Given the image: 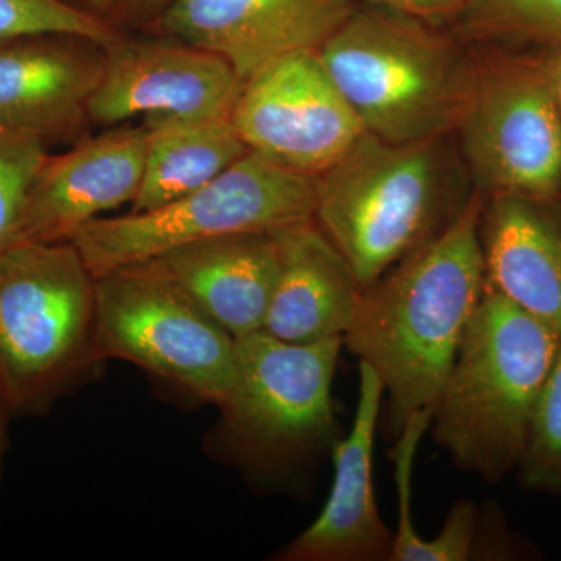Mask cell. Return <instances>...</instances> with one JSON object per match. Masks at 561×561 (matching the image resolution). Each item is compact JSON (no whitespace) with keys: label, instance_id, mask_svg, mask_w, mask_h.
<instances>
[{"label":"cell","instance_id":"cell-6","mask_svg":"<svg viewBox=\"0 0 561 561\" xmlns=\"http://www.w3.org/2000/svg\"><path fill=\"white\" fill-rule=\"evenodd\" d=\"M317 195L319 176L289 171L249 150L201 190L154 209L99 217L68 242L98 278L187 243L316 220Z\"/></svg>","mask_w":561,"mask_h":561},{"label":"cell","instance_id":"cell-15","mask_svg":"<svg viewBox=\"0 0 561 561\" xmlns=\"http://www.w3.org/2000/svg\"><path fill=\"white\" fill-rule=\"evenodd\" d=\"M105 51L70 35L0 44V127L49 144L79 130L101 81Z\"/></svg>","mask_w":561,"mask_h":561},{"label":"cell","instance_id":"cell-25","mask_svg":"<svg viewBox=\"0 0 561 561\" xmlns=\"http://www.w3.org/2000/svg\"><path fill=\"white\" fill-rule=\"evenodd\" d=\"M481 518L474 502H456L438 537L424 542L421 561H468L478 559L476 556L497 560L489 542L479 537Z\"/></svg>","mask_w":561,"mask_h":561},{"label":"cell","instance_id":"cell-27","mask_svg":"<svg viewBox=\"0 0 561 561\" xmlns=\"http://www.w3.org/2000/svg\"><path fill=\"white\" fill-rule=\"evenodd\" d=\"M87 2L90 3L91 7H94V9H106L114 0H87Z\"/></svg>","mask_w":561,"mask_h":561},{"label":"cell","instance_id":"cell-24","mask_svg":"<svg viewBox=\"0 0 561 561\" xmlns=\"http://www.w3.org/2000/svg\"><path fill=\"white\" fill-rule=\"evenodd\" d=\"M467 21L493 35L561 41V0H467Z\"/></svg>","mask_w":561,"mask_h":561},{"label":"cell","instance_id":"cell-16","mask_svg":"<svg viewBox=\"0 0 561 561\" xmlns=\"http://www.w3.org/2000/svg\"><path fill=\"white\" fill-rule=\"evenodd\" d=\"M151 262L232 337L264 328L280 268L276 232H243L187 243Z\"/></svg>","mask_w":561,"mask_h":561},{"label":"cell","instance_id":"cell-9","mask_svg":"<svg viewBox=\"0 0 561 561\" xmlns=\"http://www.w3.org/2000/svg\"><path fill=\"white\" fill-rule=\"evenodd\" d=\"M459 127L483 187L535 201L559 194L561 111L552 80L523 68L476 79Z\"/></svg>","mask_w":561,"mask_h":561},{"label":"cell","instance_id":"cell-21","mask_svg":"<svg viewBox=\"0 0 561 561\" xmlns=\"http://www.w3.org/2000/svg\"><path fill=\"white\" fill-rule=\"evenodd\" d=\"M518 471L526 489L561 491V345L535 409Z\"/></svg>","mask_w":561,"mask_h":561},{"label":"cell","instance_id":"cell-29","mask_svg":"<svg viewBox=\"0 0 561 561\" xmlns=\"http://www.w3.org/2000/svg\"><path fill=\"white\" fill-rule=\"evenodd\" d=\"M3 412H9V409H7L5 400H3L2 391H0V419H2ZM0 423H2V420H0ZM0 443H2V424H0Z\"/></svg>","mask_w":561,"mask_h":561},{"label":"cell","instance_id":"cell-26","mask_svg":"<svg viewBox=\"0 0 561 561\" xmlns=\"http://www.w3.org/2000/svg\"><path fill=\"white\" fill-rule=\"evenodd\" d=\"M368 2L378 3L409 16L440 18L461 9L467 0H368Z\"/></svg>","mask_w":561,"mask_h":561},{"label":"cell","instance_id":"cell-14","mask_svg":"<svg viewBox=\"0 0 561 561\" xmlns=\"http://www.w3.org/2000/svg\"><path fill=\"white\" fill-rule=\"evenodd\" d=\"M146 146L144 125H117L58 157L47 154L28 194L20 242H68L103 213L133 203Z\"/></svg>","mask_w":561,"mask_h":561},{"label":"cell","instance_id":"cell-19","mask_svg":"<svg viewBox=\"0 0 561 561\" xmlns=\"http://www.w3.org/2000/svg\"><path fill=\"white\" fill-rule=\"evenodd\" d=\"M142 125L146 160L131 213L154 209L201 190L249 151L231 117L149 116Z\"/></svg>","mask_w":561,"mask_h":561},{"label":"cell","instance_id":"cell-1","mask_svg":"<svg viewBox=\"0 0 561 561\" xmlns=\"http://www.w3.org/2000/svg\"><path fill=\"white\" fill-rule=\"evenodd\" d=\"M482 205L472 198L432 241L362 290L343 345L378 375L389 434L434 409L486 287Z\"/></svg>","mask_w":561,"mask_h":561},{"label":"cell","instance_id":"cell-13","mask_svg":"<svg viewBox=\"0 0 561 561\" xmlns=\"http://www.w3.org/2000/svg\"><path fill=\"white\" fill-rule=\"evenodd\" d=\"M383 386L359 362V400L350 434L332 445L334 481L316 522L275 553L279 561H390L394 531L383 523L373 485L375 435Z\"/></svg>","mask_w":561,"mask_h":561},{"label":"cell","instance_id":"cell-30","mask_svg":"<svg viewBox=\"0 0 561 561\" xmlns=\"http://www.w3.org/2000/svg\"><path fill=\"white\" fill-rule=\"evenodd\" d=\"M140 5H157V3L168 2V0H136Z\"/></svg>","mask_w":561,"mask_h":561},{"label":"cell","instance_id":"cell-12","mask_svg":"<svg viewBox=\"0 0 561 561\" xmlns=\"http://www.w3.org/2000/svg\"><path fill=\"white\" fill-rule=\"evenodd\" d=\"M351 13V0H169L157 28L219 55L245 83L279 58L319 50Z\"/></svg>","mask_w":561,"mask_h":561},{"label":"cell","instance_id":"cell-7","mask_svg":"<svg viewBox=\"0 0 561 561\" xmlns=\"http://www.w3.org/2000/svg\"><path fill=\"white\" fill-rule=\"evenodd\" d=\"M342 346L343 337L300 345L262 330L236 339L230 389L217 405L225 449L247 467L275 471L332 448Z\"/></svg>","mask_w":561,"mask_h":561},{"label":"cell","instance_id":"cell-3","mask_svg":"<svg viewBox=\"0 0 561 561\" xmlns=\"http://www.w3.org/2000/svg\"><path fill=\"white\" fill-rule=\"evenodd\" d=\"M317 54L364 130L389 142L437 140L474 90L460 51L408 18L353 10Z\"/></svg>","mask_w":561,"mask_h":561},{"label":"cell","instance_id":"cell-23","mask_svg":"<svg viewBox=\"0 0 561 561\" xmlns=\"http://www.w3.org/2000/svg\"><path fill=\"white\" fill-rule=\"evenodd\" d=\"M434 409H421L402 424L389 451L398 491V529L394 530L390 561H421L426 538L421 537L412 519V476L416 453L424 434L431 430Z\"/></svg>","mask_w":561,"mask_h":561},{"label":"cell","instance_id":"cell-11","mask_svg":"<svg viewBox=\"0 0 561 561\" xmlns=\"http://www.w3.org/2000/svg\"><path fill=\"white\" fill-rule=\"evenodd\" d=\"M103 51L88 119L105 127L135 117H231L243 87L230 62L184 41L117 36Z\"/></svg>","mask_w":561,"mask_h":561},{"label":"cell","instance_id":"cell-22","mask_svg":"<svg viewBox=\"0 0 561 561\" xmlns=\"http://www.w3.org/2000/svg\"><path fill=\"white\" fill-rule=\"evenodd\" d=\"M47 154L43 140L0 127V251L20 242L28 194Z\"/></svg>","mask_w":561,"mask_h":561},{"label":"cell","instance_id":"cell-20","mask_svg":"<svg viewBox=\"0 0 561 561\" xmlns=\"http://www.w3.org/2000/svg\"><path fill=\"white\" fill-rule=\"evenodd\" d=\"M35 35L80 36L106 46L116 32L68 0H0V44Z\"/></svg>","mask_w":561,"mask_h":561},{"label":"cell","instance_id":"cell-8","mask_svg":"<svg viewBox=\"0 0 561 561\" xmlns=\"http://www.w3.org/2000/svg\"><path fill=\"white\" fill-rule=\"evenodd\" d=\"M94 357L131 362L219 405L234 373L236 339L151 262L95 278Z\"/></svg>","mask_w":561,"mask_h":561},{"label":"cell","instance_id":"cell-18","mask_svg":"<svg viewBox=\"0 0 561 561\" xmlns=\"http://www.w3.org/2000/svg\"><path fill=\"white\" fill-rule=\"evenodd\" d=\"M481 242L486 283L561 335V214L549 201L496 195Z\"/></svg>","mask_w":561,"mask_h":561},{"label":"cell","instance_id":"cell-5","mask_svg":"<svg viewBox=\"0 0 561 561\" xmlns=\"http://www.w3.org/2000/svg\"><path fill=\"white\" fill-rule=\"evenodd\" d=\"M94 286L70 242L0 251V391L9 413L43 411L94 356Z\"/></svg>","mask_w":561,"mask_h":561},{"label":"cell","instance_id":"cell-4","mask_svg":"<svg viewBox=\"0 0 561 561\" xmlns=\"http://www.w3.org/2000/svg\"><path fill=\"white\" fill-rule=\"evenodd\" d=\"M460 209L448 208L434 140L394 144L365 131L319 176L316 221L365 289Z\"/></svg>","mask_w":561,"mask_h":561},{"label":"cell","instance_id":"cell-2","mask_svg":"<svg viewBox=\"0 0 561 561\" xmlns=\"http://www.w3.org/2000/svg\"><path fill=\"white\" fill-rule=\"evenodd\" d=\"M561 335L486 283L432 412L454 463L486 482L518 470Z\"/></svg>","mask_w":561,"mask_h":561},{"label":"cell","instance_id":"cell-10","mask_svg":"<svg viewBox=\"0 0 561 561\" xmlns=\"http://www.w3.org/2000/svg\"><path fill=\"white\" fill-rule=\"evenodd\" d=\"M231 122L250 151L311 176L332 168L365 133L317 50L287 55L251 76Z\"/></svg>","mask_w":561,"mask_h":561},{"label":"cell","instance_id":"cell-28","mask_svg":"<svg viewBox=\"0 0 561 561\" xmlns=\"http://www.w3.org/2000/svg\"><path fill=\"white\" fill-rule=\"evenodd\" d=\"M553 84H556V94H557V102H559L560 111H561V66L559 69V73H557V79L553 81Z\"/></svg>","mask_w":561,"mask_h":561},{"label":"cell","instance_id":"cell-17","mask_svg":"<svg viewBox=\"0 0 561 561\" xmlns=\"http://www.w3.org/2000/svg\"><path fill=\"white\" fill-rule=\"evenodd\" d=\"M278 236V283L262 331L300 345L343 337L364 290L348 262L316 220Z\"/></svg>","mask_w":561,"mask_h":561}]
</instances>
